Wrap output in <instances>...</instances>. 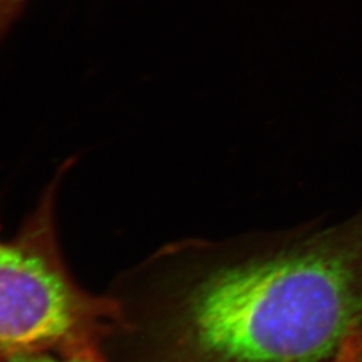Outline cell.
<instances>
[{
  "label": "cell",
  "mask_w": 362,
  "mask_h": 362,
  "mask_svg": "<svg viewBox=\"0 0 362 362\" xmlns=\"http://www.w3.org/2000/svg\"><path fill=\"white\" fill-rule=\"evenodd\" d=\"M106 362H326L362 330V209L327 227L182 240L118 276Z\"/></svg>",
  "instance_id": "6da1fadb"
},
{
  "label": "cell",
  "mask_w": 362,
  "mask_h": 362,
  "mask_svg": "<svg viewBox=\"0 0 362 362\" xmlns=\"http://www.w3.org/2000/svg\"><path fill=\"white\" fill-rule=\"evenodd\" d=\"M65 168L21 228L0 233V361L46 351L105 360L116 300L83 288L64 258L57 194Z\"/></svg>",
  "instance_id": "7a4b0ae2"
},
{
  "label": "cell",
  "mask_w": 362,
  "mask_h": 362,
  "mask_svg": "<svg viewBox=\"0 0 362 362\" xmlns=\"http://www.w3.org/2000/svg\"><path fill=\"white\" fill-rule=\"evenodd\" d=\"M0 362H106L103 358L88 356H66L58 353H27L8 357Z\"/></svg>",
  "instance_id": "3957f363"
},
{
  "label": "cell",
  "mask_w": 362,
  "mask_h": 362,
  "mask_svg": "<svg viewBox=\"0 0 362 362\" xmlns=\"http://www.w3.org/2000/svg\"><path fill=\"white\" fill-rule=\"evenodd\" d=\"M28 0H0V39L13 26Z\"/></svg>",
  "instance_id": "277c9868"
}]
</instances>
